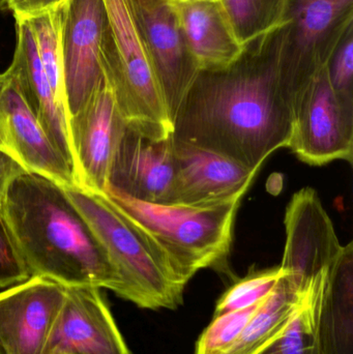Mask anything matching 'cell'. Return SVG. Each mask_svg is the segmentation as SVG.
Returning <instances> with one entry per match:
<instances>
[{
  "instance_id": "6da1fadb",
  "label": "cell",
  "mask_w": 353,
  "mask_h": 354,
  "mask_svg": "<svg viewBox=\"0 0 353 354\" xmlns=\"http://www.w3.org/2000/svg\"><path fill=\"white\" fill-rule=\"evenodd\" d=\"M242 62L198 75L178 108L172 138L261 169L269 156L289 145L292 112L280 93L276 62Z\"/></svg>"
},
{
  "instance_id": "7a4b0ae2",
  "label": "cell",
  "mask_w": 353,
  "mask_h": 354,
  "mask_svg": "<svg viewBox=\"0 0 353 354\" xmlns=\"http://www.w3.org/2000/svg\"><path fill=\"white\" fill-rule=\"evenodd\" d=\"M0 214L31 276L120 295V274L66 189L27 172L12 181Z\"/></svg>"
},
{
  "instance_id": "3957f363",
  "label": "cell",
  "mask_w": 353,
  "mask_h": 354,
  "mask_svg": "<svg viewBox=\"0 0 353 354\" xmlns=\"http://www.w3.org/2000/svg\"><path fill=\"white\" fill-rule=\"evenodd\" d=\"M246 193L201 205L151 203L112 189L105 194L146 237L175 282L186 288L199 270L227 259Z\"/></svg>"
},
{
  "instance_id": "277c9868",
  "label": "cell",
  "mask_w": 353,
  "mask_h": 354,
  "mask_svg": "<svg viewBox=\"0 0 353 354\" xmlns=\"http://www.w3.org/2000/svg\"><path fill=\"white\" fill-rule=\"evenodd\" d=\"M103 1L106 29L102 45V68L111 85L120 115L126 124L151 138H169L173 124L134 0Z\"/></svg>"
},
{
  "instance_id": "5b68a950",
  "label": "cell",
  "mask_w": 353,
  "mask_h": 354,
  "mask_svg": "<svg viewBox=\"0 0 353 354\" xmlns=\"http://www.w3.org/2000/svg\"><path fill=\"white\" fill-rule=\"evenodd\" d=\"M97 234L122 279L118 297L143 309H176L184 287L169 270L138 227L108 198L81 187L66 189Z\"/></svg>"
},
{
  "instance_id": "8992f818",
  "label": "cell",
  "mask_w": 353,
  "mask_h": 354,
  "mask_svg": "<svg viewBox=\"0 0 353 354\" xmlns=\"http://www.w3.org/2000/svg\"><path fill=\"white\" fill-rule=\"evenodd\" d=\"M288 149L304 163L323 166L353 160V107L334 93L323 66L305 89L292 112Z\"/></svg>"
},
{
  "instance_id": "52a82bcc",
  "label": "cell",
  "mask_w": 353,
  "mask_h": 354,
  "mask_svg": "<svg viewBox=\"0 0 353 354\" xmlns=\"http://www.w3.org/2000/svg\"><path fill=\"white\" fill-rule=\"evenodd\" d=\"M284 224L285 249L280 266L292 287L305 293L331 268L343 245L318 193L312 187H304L292 196Z\"/></svg>"
},
{
  "instance_id": "ba28073f",
  "label": "cell",
  "mask_w": 353,
  "mask_h": 354,
  "mask_svg": "<svg viewBox=\"0 0 353 354\" xmlns=\"http://www.w3.org/2000/svg\"><path fill=\"white\" fill-rule=\"evenodd\" d=\"M126 126L104 74L88 101L68 120L77 187L91 193H106L112 162Z\"/></svg>"
},
{
  "instance_id": "9c48e42d",
  "label": "cell",
  "mask_w": 353,
  "mask_h": 354,
  "mask_svg": "<svg viewBox=\"0 0 353 354\" xmlns=\"http://www.w3.org/2000/svg\"><path fill=\"white\" fill-rule=\"evenodd\" d=\"M106 29L103 0H66L61 41L68 120L88 101L103 79L102 45Z\"/></svg>"
},
{
  "instance_id": "30bf717a",
  "label": "cell",
  "mask_w": 353,
  "mask_h": 354,
  "mask_svg": "<svg viewBox=\"0 0 353 354\" xmlns=\"http://www.w3.org/2000/svg\"><path fill=\"white\" fill-rule=\"evenodd\" d=\"M0 149L29 174L46 177L64 189L77 187L72 166L46 134L8 70L2 73L0 82Z\"/></svg>"
},
{
  "instance_id": "8fae6325",
  "label": "cell",
  "mask_w": 353,
  "mask_h": 354,
  "mask_svg": "<svg viewBox=\"0 0 353 354\" xmlns=\"http://www.w3.org/2000/svg\"><path fill=\"white\" fill-rule=\"evenodd\" d=\"M41 354H132L97 287H66Z\"/></svg>"
},
{
  "instance_id": "7c38bea8",
  "label": "cell",
  "mask_w": 353,
  "mask_h": 354,
  "mask_svg": "<svg viewBox=\"0 0 353 354\" xmlns=\"http://www.w3.org/2000/svg\"><path fill=\"white\" fill-rule=\"evenodd\" d=\"M199 73H219L242 62L249 45L224 0H164Z\"/></svg>"
},
{
  "instance_id": "4fadbf2b",
  "label": "cell",
  "mask_w": 353,
  "mask_h": 354,
  "mask_svg": "<svg viewBox=\"0 0 353 354\" xmlns=\"http://www.w3.org/2000/svg\"><path fill=\"white\" fill-rule=\"evenodd\" d=\"M66 287L43 277L0 292V346L4 354H41Z\"/></svg>"
},
{
  "instance_id": "5bb4252c",
  "label": "cell",
  "mask_w": 353,
  "mask_h": 354,
  "mask_svg": "<svg viewBox=\"0 0 353 354\" xmlns=\"http://www.w3.org/2000/svg\"><path fill=\"white\" fill-rule=\"evenodd\" d=\"M173 140L174 176L165 204L201 205L250 189L259 170H250L215 151Z\"/></svg>"
},
{
  "instance_id": "9a60e30c",
  "label": "cell",
  "mask_w": 353,
  "mask_h": 354,
  "mask_svg": "<svg viewBox=\"0 0 353 354\" xmlns=\"http://www.w3.org/2000/svg\"><path fill=\"white\" fill-rule=\"evenodd\" d=\"M173 176L172 136L157 140L126 124L112 162L108 189L165 204Z\"/></svg>"
},
{
  "instance_id": "2e32d148",
  "label": "cell",
  "mask_w": 353,
  "mask_h": 354,
  "mask_svg": "<svg viewBox=\"0 0 353 354\" xmlns=\"http://www.w3.org/2000/svg\"><path fill=\"white\" fill-rule=\"evenodd\" d=\"M134 4L173 124L178 108L200 73L195 68L175 19L164 0H134Z\"/></svg>"
},
{
  "instance_id": "e0dca14e",
  "label": "cell",
  "mask_w": 353,
  "mask_h": 354,
  "mask_svg": "<svg viewBox=\"0 0 353 354\" xmlns=\"http://www.w3.org/2000/svg\"><path fill=\"white\" fill-rule=\"evenodd\" d=\"M16 35L14 57L8 70L16 78L25 101L46 134L75 174L76 162L68 135V115L54 95L39 60L35 35L26 21L16 22Z\"/></svg>"
},
{
  "instance_id": "ac0fdd59",
  "label": "cell",
  "mask_w": 353,
  "mask_h": 354,
  "mask_svg": "<svg viewBox=\"0 0 353 354\" xmlns=\"http://www.w3.org/2000/svg\"><path fill=\"white\" fill-rule=\"evenodd\" d=\"M321 354H353V245L329 270L316 324Z\"/></svg>"
},
{
  "instance_id": "d6986e66",
  "label": "cell",
  "mask_w": 353,
  "mask_h": 354,
  "mask_svg": "<svg viewBox=\"0 0 353 354\" xmlns=\"http://www.w3.org/2000/svg\"><path fill=\"white\" fill-rule=\"evenodd\" d=\"M306 292H298L285 274L271 295L257 308L236 343L224 354L263 353L287 330L298 315Z\"/></svg>"
},
{
  "instance_id": "ffe728a7",
  "label": "cell",
  "mask_w": 353,
  "mask_h": 354,
  "mask_svg": "<svg viewBox=\"0 0 353 354\" xmlns=\"http://www.w3.org/2000/svg\"><path fill=\"white\" fill-rule=\"evenodd\" d=\"M327 274L329 270L311 284L298 315L287 330L260 354H321L317 342L316 324Z\"/></svg>"
},
{
  "instance_id": "44dd1931",
  "label": "cell",
  "mask_w": 353,
  "mask_h": 354,
  "mask_svg": "<svg viewBox=\"0 0 353 354\" xmlns=\"http://www.w3.org/2000/svg\"><path fill=\"white\" fill-rule=\"evenodd\" d=\"M62 6L55 10L37 15L26 22L35 35L39 60L54 95L60 107L66 113L62 62Z\"/></svg>"
},
{
  "instance_id": "7402d4cb",
  "label": "cell",
  "mask_w": 353,
  "mask_h": 354,
  "mask_svg": "<svg viewBox=\"0 0 353 354\" xmlns=\"http://www.w3.org/2000/svg\"><path fill=\"white\" fill-rule=\"evenodd\" d=\"M285 274L281 266L249 272L220 297L213 316L258 305L271 295Z\"/></svg>"
},
{
  "instance_id": "603a6c76",
  "label": "cell",
  "mask_w": 353,
  "mask_h": 354,
  "mask_svg": "<svg viewBox=\"0 0 353 354\" xmlns=\"http://www.w3.org/2000/svg\"><path fill=\"white\" fill-rule=\"evenodd\" d=\"M261 303L247 309L213 316V322L205 328L197 342L195 354L227 353Z\"/></svg>"
},
{
  "instance_id": "cb8c5ba5",
  "label": "cell",
  "mask_w": 353,
  "mask_h": 354,
  "mask_svg": "<svg viewBox=\"0 0 353 354\" xmlns=\"http://www.w3.org/2000/svg\"><path fill=\"white\" fill-rule=\"evenodd\" d=\"M234 26L247 44L263 32V23L271 21V0H224Z\"/></svg>"
},
{
  "instance_id": "d4e9b609",
  "label": "cell",
  "mask_w": 353,
  "mask_h": 354,
  "mask_svg": "<svg viewBox=\"0 0 353 354\" xmlns=\"http://www.w3.org/2000/svg\"><path fill=\"white\" fill-rule=\"evenodd\" d=\"M327 75L332 88L345 105L353 107V39L352 28L348 37L338 50L331 64H327Z\"/></svg>"
},
{
  "instance_id": "484cf974",
  "label": "cell",
  "mask_w": 353,
  "mask_h": 354,
  "mask_svg": "<svg viewBox=\"0 0 353 354\" xmlns=\"http://www.w3.org/2000/svg\"><path fill=\"white\" fill-rule=\"evenodd\" d=\"M30 277L0 214V289L24 282Z\"/></svg>"
},
{
  "instance_id": "4316f807",
  "label": "cell",
  "mask_w": 353,
  "mask_h": 354,
  "mask_svg": "<svg viewBox=\"0 0 353 354\" xmlns=\"http://www.w3.org/2000/svg\"><path fill=\"white\" fill-rule=\"evenodd\" d=\"M66 0H1L15 21H27L37 15L59 8Z\"/></svg>"
},
{
  "instance_id": "83f0119b",
  "label": "cell",
  "mask_w": 353,
  "mask_h": 354,
  "mask_svg": "<svg viewBox=\"0 0 353 354\" xmlns=\"http://www.w3.org/2000/svg\"><path fill=\"white\" fill-rule=\"evenodd\" d=\"M25 174L26 169L18 161L0 149V209L12 181Z\"/></svg>"
},
{
  "instance_id": "f1b7e54d",
  "label": "cell",
  "mask_w": 353,
  "mask_h": 354,
  "mask_svg": "<svg viewBox=\"0 0 353 354\" xmlns=\"http://www.w3.org/2000/svg\"><path fill=\"white\" fill-rule=\"evenodd\" d=\"M0 354H4L3 351H2L1 346H0Z\"/></svg>"
},
{
  "instance_id": "f546056e",
  "label": "cell",
  "mask_w": 353,
  "mask_h": 354,
  "mask_svg": "<svg viewBox=\"0 0 353 354\" xmlns=\"http://www.w3.org/2000/svg\"><path fill=\"white\" fill-rule=\"evenodd\" d=\"M2 79V74H0V81H1Z\"/></svg>"
},
{
  "instance_id": "4dcf8cb0",
  "label": "cell",
  "mask_w": 353,
  "mask_h": 354,
  "mask_svg": "<svg viewBox=\"0 0 353 354\" xmlns=\"http://www.w3.org/2000/svg\"><path fill=\"white\" fill-rule=\"evenodd\" d=\"M1 80H2V79H1ZM0 82H1V81H0Z\"/></svg>"
},
{
  "instance_id": "1f68e13d",
  "label": "cell",
  "mask_w": 353,
  "mask_h": 354,
  "mask_svg": "<svg viewBox=\"0 0 353 354\" xmlns=\"http://www.w3.org/2000/svg\"><path fill=\"white\" fill-rule=\"evenodd\" d=\"M0 2H1V0H0Z\"/></svg>"
}]
</instances>
